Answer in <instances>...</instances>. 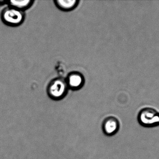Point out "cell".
Returning <instances> with one entry per match:
<instances>
[{"label":"cell","mask_w":159,"mask_h":159,"mask_svg":"<svg viewBox=\"0 0 159 159\" xmlns=\"http://www.w3.org/2000/svg\"><path fill=\"white\" fill-rule=\"evenodd\" d=\"M138 122L146 128L159 126V111L153 107H145L140 110L137 116Z\"/></svg>","instance_id":"obj_1"},{"label":"cell","mask_w":159,"mask_h":159,"mask_svg":"<svg viewBox=\"0 0 159 159\" xmlns=\"http://www.w3.org/2000/svg\"><path fill=\"white\" fill-rule=\"evenodd\" d=\"M65 80L57 78L50 82L47 88V94L51 99L58 101L66 96L68 90Z\"/></svg>","instance_id":"obj_2"},{"label":"cell","mask_w":159,"mask_h":159,"mask_svg":"<svg viewBox=\"0 0 159 159\" xmlns=\"http://www.w3.org/2000/svg\"><path fill=\"white\" fill-rule=\"evenodd\" d=\"M1 19L7 25L16 27L24 22L25 15L24 11L9 7L2 11Z\"/></svg>","instance_id":"obj_3"},{"label":"cell","mask_w":159,"mask_h":159,"mask_svg":"<svg viewBox=\"0 0 159 159\" xmlns=\"http://www.w3.org/2000/svg\"><path fill=\"white\" fill-rule=\"evenodd\" d=\"M120 128L118 119L113 116H108L104 118L102 123V129L105 135L108 136L116 134Z\"/></svg>","instance_id":"obj_4"},{"label":"cell","mask_w":159,"mask_h":159,"mask_svg":"<svg viewBox=\"0 0 159 159\" xmlns=\"http://www.w3.org/2000/svg\"><path fill=\"white\" fill-rule=\"evenodd\" d=\"M65 80L68 88L75 91L81 89L85 82L83 75L78 72H74L69 74Z\"/></svg>","instance_id":"obj_5"},{"label":"cell","mask_w":159,"mask_h":159,"mask_svg":"<svg viewBox=\"0 0 159 159\" xmlns=\"http://www.w3.org/2000/svg\"><path fill=\"white\" fill-rule=\"evenodd\" d=\"M56 6L63 11H70L78 6L79 1L78 0H57L54 1Z\"/></svg>","instance_id":"obj_6"},{"label":"cell","mask_w":159,"mask_h":159,"mask_svg":"<svg viewBox=\"0 0 159 159\" xmlns=\"http://www.w3.org/2000/svg\"><path fill=\"white\" fill-rule=\"evenodd\" d=\"M9 7L16 9L19 11H24L31 7L34 1L32 0H24V1H8Z\"/></svg>","instance_id":"obj_7"},{"label":"cell","mask_w":159,"mask_h":159,"mask_svg":"<svg viewBox=\"0 0 159 159\" xmlns=\"http://www.w3.org/2000/svg\"><path fill=\"white\" fill-rule=\"evenodd\" d=\"M8 1H3V0H0V5H3V4H4V3H7Z\"/></svg>","instance_id":"obj_8"}]
</instances>
